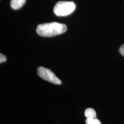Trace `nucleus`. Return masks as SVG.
<instances>
[{
  "label": "nucleus",
  "instance_id": "5",
  "mask_svg": "<svg viewBox=\"0 0 124 124\" xmlns=\"http://www.w3.org/2000/svg\"><path fill=\"white\" fill-rule=\"evenodd\" d=\"M85 116L86 118H96L97 114L95 110L92 108H88L85 111Z\"/></svg>",
  "mask_w": 124,
  "mask_h": 124
},
{
  "label": "nucleus",
  "instance_id": "1",
  "mask_svg": "<svg viewBox=\"0 0 124 124\" xmlns=\"http://www.w3.org/2000/svg\"><path fill=\"white\" fill-rule=\"evenodd\" d=\"M67 30V26L64 24L52 22L39 24L36 28L38 35L42 37H53L64 33Z\"/></svg>",
  "mask_w": 124,
  "mask_h": 124
},
{
  "label": "nucleus",
  "instance_id": "2",
  "mask_svg": "<svg viewBox=\"0 0 124 124\" xmlns=\"http://www.w3.org/2000/svg\"><path fill=\"white\" fill-rule=\"evenodd\" d=\"M76 5L72 1H59L54 8V12L59 17H64L71 15L74 12Z\"/></svg>",
  "mask_w": 124,
  "mask_h": 124
},
{
  "label": "nucleus",
  "instance_id": "3",
  "mask_svg": "<svg viewBox=\"0 0 124 124\" xmlns=\"http://www.w3.org/2000/svg\"><path fill=\"white\" fill-rule=\"evenodd\" d=\"M38 74L43 79L55 85H61L62 81L55 75L51 70L44 67H39L38 69Z\"/></svg>",
  "mask_w": 124,
  "mask_h": 124
},
{
  "label": "nucleus",
  "instance_id": "6",
  "mask_svg": "<svg viewBox=\"0 0 124 124\" xmlns=\"http://www.w3.org/2000/svg\"><path fill=\"white\" fill-rule=\"evenodd\" d=\"M86 124H101V122L97 118H87L86 120Z\"/></svg>",
  "mask_w": 124,
  "mask_h": 124
},
{
  "label": "nucleus",
  "instance_id": "7",
  "mask_svg": "<svg viewBox=\"0 0 124 124\" xmlns=\"http://www.w3.org/2000/svg\"><path fill=\"white\" fill-rule=\"evenodd\" d=\"M7 57H6L4 54H0V63H4V62L7 61Z\"/></svg>",
  "mask_w": 124,
  "mask_h": 124
},
{
  "label": "nucleus",
  "instance_id": "8",
  "mask_svg": "<svg viewBox=\"0 0 124 124\" xmlns=\"http://www.w3.org/2000/svg\"><path fill=\"white\" fill-rule=\"evenodd\" d=\"M119 52H120L121 55L122 56L124 57V44L122 45V46H120V49H119Z\"/></svg>",
  "mask_w": 124,
  "mask_h": 124
},
{
  "label": "nucleus",
  "instance_id": "4",
  "mask_svg": "<svg viewBox=\"0 0 124 124\" xmlns=\"http://www.w3.org/2000/svg\"><path fill=\"white\" fill-rule=\"evenodd\" d=\"M26 2V0H11L10 7L14 10H17L23 7Z\"/></svg>",
  "mask_w": 124,
  "mask_h": 124
}]
</instances>
